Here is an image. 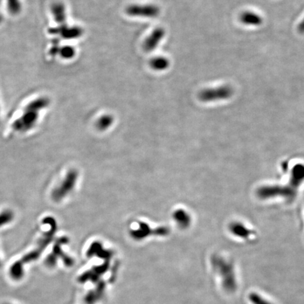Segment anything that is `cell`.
I'll return each instance as SVG.
<instances>
[{
    "instance_id": "cell-1",
    "label": "cell",
    "mask_w": 304,
    "mask_h": 304,
    "mask_svg": "<svg viewBox=\"0 0 304 304\" xmlns=\"http://www.w3.org/2000/svg\"><path fill=\"white\" fill-rule=\"evenodd\" d=\"M304 182V165L297 164L291 170L289 184L280 185H271L261 187L257 190V196L261 199H272L280 197L285 200H294L297 195L298 189Z\"/></svg>"
},
{
    "instance_id": "cell-2",
    "label": "cell",
    "mask_w": 304,
    "mask_h": 304,
    "mask_svg": "<svg viewBox=\"0 0 304 304\" xmlns=\"http://www.w3.org/2000/svg\"><path fill=\"white\" fill-rule=\"evenodd\" d=\"M43 222L44 223L49 224L50 225V229L49 230L48 232L45 233V235L40 239L38 246H37L36 248L34 250L26 254L22 259L14 263L12 265V266H11L10 275V277L13 280H21L24 277V267L25 265L36 261L40 257V255H41L43 251L47 248L49 243L52 242L54 235L56 233V230H57V224H56L54 219L51 218V217L44 219Z\"/></svg>"
},
{
    "instance_id": "cell-3",
    "label": "cell",
    "mask_w": 304,
    "mask_h": 304,
    "mask_svg": "<svg viewBox=\"0 0 304 304\" xmlns=\"http://www.w3.org/2000/svg\"><path fill=\"white\" fill-rule=\"evenodd\" d=\"M212 265L221 278L222 287L227 292H233L237 289V280L233 264L221 256L212 258Z\"/></svg>"
},
{
    "instance_id": "cell-4",
    "label": "cell",
    "mask_w": 304,
    "mask_h": 304,
    "mask_svg": "<svg viewBox=\"0 0 304 304\" xmlns=\"http://www.w3.org/2000/svg\"><path fill=\"white\" fill-rule=\"evenodd\" d=\"M233 95V88L228 86H224L204 90L199 93V97L203 102H207L227 100V99L231 98Z\"/></svg>"
},
{
    "instance_id": "cell-5",
    "label": "cell",
    "mask_w": 304,
    "mask_h": 304,
    "mask_svg": "<svg viewBox=\"0 0 304 304\" xmlns=\"http://www.w3.org/2000/svg\"><path fill=\"white\" fill-rule=\"evenodd\" d=\"M78 174L75 171H70L67 174L66 178L59 187H56L52 192V199L55 201H59L63 199L67 194L73 190L77 180Z\"/></svg>"
},
{
    "instance_id": "cell-6",
    "label": "cell",
    "mask_w": 304,
    "mask_h": 304,
    "mask_svg": "<svg viewBox=\"0 0 304 304\" xmlns=\"http://www.w3.org/2000/svg\"><path fill=\"white\" fill-rule=\"evenodd\" d=\"M38 111L25 109L24 114L13 123V128L16 131L26 132L34 126L38 119Z\"/></svg>"
},
{
    "instance_id": "cell-7",
    "label": "cell",
    "mask_w": 304,
    "mask_h": 304,
    "mask_svg": "<svg viewBox=\"0 0 304 304\" xmlns=\"http://www.w3.org/2000/svg\"><path fill=\"white\" fill-rule=\"evenodd\" d=\"M67 238H62L58 240V241L56 242V245H54V249H53V252L52 254H50L46 259L45 263L47 266L52 267L55 266L56 260H57V258L59 256H62L63 259H64L65 262H66V264H69V262L70 260L66 259L67 258L63 257V253L61 252V249L60 248L61 245H63V244L66 243L67 242Z\"/></svg>"
},
{
    "instance_id": "cell-8",
    "label": "cell",
    "mask_w": 304,
    "mask_h": 304,
    "mask_svg": "<svg viewBox=\"0 0 304 304\" xmlns=\"http://www.w3.org/2000/svg\"><path fill=\"white\" fill-rule=\"evenodd\" d=\"M135 5V7H129L128 13L131 15L145 16V17H155L159 13V9L151 5Z\"/></svg>"
},
{
    "instance_id": "cell-9",
    "label": "cell",
    "mask_w": 304,
    "mask_h": 304,
    "mask_svg": "<svg viewBox=\"0 0 304 304\" xmlns=\"http://www.w3.org/2000/svg\"><path fill=\"white\" fill-rule=\"evenodd\" d=\"M151 233L159 235H165L169 233V230L166 227H161L159 229L151 232L148 225L141 223L140 226H139V229L137 230V231L132 232V235L134 238L137 239V240H140V239L145 238L146 236H147V235H149Z\"/></svg>"
},
{
    "instance_id": "cell-10",
    "label": "cell",
    "mask_w": 304,
    "mask_h": 304,
    "mask_svg": "<svg viewBox=\"0 0 304 304\" xmlns=\"http://www.w3.org/2000/svg\"><path fill=\"white\" fill-rule=\"evenodd\" d=\"M240 21L242 24L248 26H259L262 24V18L252 12H246L240 16Z\"/></svg>"
},
{
    "instance_id": "cell-11",
    "label": "cell",
    "mask_w": 304,
    "mask_h": 304,
    "mask_svg": "<svg viewBox=\"0 0 304 304\" xmlns=\"http://www.w3.org/2000/svg\"><path fill=\"white\" fill-rule=\"evenodd\" d=\"M153 34V35H151V36L148 39L147 41L146 42L145 47L146 49H147V50L155 48V47H157V44L159 43V42L162 40L163 36H164V33L163 32L162 30L159 29L157 30V31H155Z\"/></svg>"
},
{
    "instance_id": "cell-12",
    "label": "cell",
    "mask_w": 304,
    "mask_h": 304,
    "mask_svg": "<svg viewBox=\"0 0 304 304\" xmlns=\"http://www.w3.org/2000/svg\"><path fill=\"white\" fill-rule=\"evenodd\" d=\"M49 104V100L46 98H39L35 101H33L31 103L26 106V109L27 110H32L38 111L42 110L47 107Z\"/></svg>"
},
{
    "instance_id": "cell-13",
    "label": "cell",
    "mask_w": 304,
    "mask_h": 304,
    "mask_svg": "<svg viewBox=\"0 0 304 304\" xmlns=\"http://www.w3.org/2000/svg\"><path fill=\"white\" fill-rule=\"evenodd\" d=\"M173 216H174L175 220H176V222H178V225H179L180 227L185 228L190 225V216H189V215L187 214V213H185V211H183V210H179V211H176V213H174Z\"/></svg>"
},
{
    "instance_id": "cell-14",
    "label": "cell",
    "mask_w": 304,
    "mask_h": 304,
    "mask_svg": "<svg viewBox=\"0 0 304 304\" xmlns=\"http://www.w3.org/2000/svg\"><path fill=\"white\" fill-rule=\"evenodd\" d=\"M231 231L233 234L240 238H248L252 232L249 231V229L246 228L245 226L241 224L235 223L231 226Z\"/></svg>"
},
{
    "instance_id": "cell-15",
    "label": "cell",
    "mask_w": 304,
    "mask_h": 304,
    "mask_svg": "<svg viewBox=\"0 0 304 304\" xmlns=\"http://www.w3.org/2000/svg\"><path fill=\"white\" fill-rule=\"evenodd\" d=\"M14 214L11 210H5L0 213V227L10 223L14 220Z\"/></svg>"
},
{
    "instance_id": "cell-16",
    "label": "cell",
    "mask_w": 304,
    "mask_h": 304,
    "mask_svg": "<svg viewBox=\"0 0 304 304\" xmlns=\"http://www.w3.org/2000/svg\"><path fill=\"white\" fill-rule=\"evenodd\" d=\"M7 7L10 14L17 15L21 10L20 0H7Z\"/></svg>"
},
{
    "instance_id": "cell-17",
    "label": "cell",
    "mask_w": 304,
    "mask_h": 304,
    "mask_svg": "<svg viewBox=\"0 0 304 304\" xmlns=\"http://www.w3.org/2000/svg\"><path fill=\"white\" fill-rule=\"evenodd\" d=\"M52 12L56 21L60 22V21L64 20L65 12L62 5H61V4L54 5L52 8Z\"/></svg>"
},
{
    "instance_id": "cell-18",
    "label": "cell",
    "mask_w": 304,
    "mask_h": 304,
    "mask_svg": "<svg viewBox=\"0 0 304 304\" xmlns=\"http://www.w3.org/2000/svg\"><path fill=\"white\" fill-rule=\"evenodd\" d=\"M249 300L252 304H273L271 302L268 301L262 296L256 292H253L249 294Z\"/></svg>"
},
{
    "instance_id": "cell-19",
    "label": "cell",
    "mask_w": 304,
    "mask_h": 304,
    "mask_svg": "<svg viewBox=\"0 0 304 304\" xmlns=\"http://www.w3.org/2000/svg\"><path fill=\"white\" fill-rule=\"evenodd\" d=\"M169 66V61L165 58H157L152 61V66L157 70H162Z\"/></svg>"
},
{
    "instance_id": "cell-20",
    "label": "cell",
    "mask_w": 304,
    "mask_h": 304,
    "mask_svg": "<svg viewBox=\"0 0 304 304\" xmlns=\"http://www.w3.org/2000/svg\"><path fill=\"white\" fill-rule=\"evenodd\" d=\"M112 121V118L110 116H104V117L101 118L100 121L98 122V128L102 129V130L109 128Z\"/></svg>"
},
{
    "instance_id": "cell-21",
    "label": "cell",
    "mask_w": 304,
    "mask_h": 304,
    "mask_svg": "<svg viewBox=\"0 0 304 304\" xmlns=\"http://www.w3.org/2000/svg\"><path fill=\"white\" fill-rule=\"evenodd\" d=\"M61 55H62L63 57L64 58H69L71 57L73 54V49L70 48V47H64V48L62 49V50L61 51Z\"/></svg>"
},
{
    "instance_id": "cell-22",
    "label": "cell",
    "mask_w": 304,
    "mask_h": 304,
    "mask_svg": "<svg viewBox=\"0 0 304 304\" xmlns=\"http://www.w3.org/2000/svg\"><path fill=\"white\" fill-rule=\"evenodd\" d=\"M298 31H299L301 33H304V19L301 21L299 26H298Z\"/></svg>"
},
{
    "instance_id": "cell-23",
    "label": "cell",
    "mask_w": 304,
    "mask_h": 304,
    "mask_svg": "<svg viewBox=\"0 0 304 304\" xmlns=\"http://www.w3.org/2000/svg\"><path fill=\"white\" fill-rule=\"evenodd\" d=\"M2 21H3V17H2V16L0 15V24H1Z\"/></svg>"
},
{
    "instance_id": "cell-24",
    "label": "cell",
    "mask_w": 304,
    "mask_h": 304,
    "mask_svg": "<svg viewBox=\"0 0 304 304\" xmlns=\"http://www.w3.org/2000/svg\"><path fill=\"white\" fill-rule=\"evenodd\" d=\"M5 304H10V303H5Z\"/></svg>"
}]
</instances>
